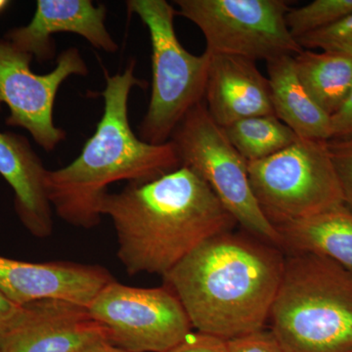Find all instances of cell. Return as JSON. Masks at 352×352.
I'll return each mask as SVG.
<instances>
[{"label": "cell", "instance_id": "cell-7", "mask_svg": "<svg viewBox=\"0 0 352 352\" xmlns=\"http://www.w3.org/2000/svg\"><path fill=\"white\" fill-rule=\"evenodd\" d=\"M254 195L275 227L344 204L328 141L296 139L277 154L248 163Z\"/></svg>", "mask_w": 352, "mask_h": 352}, {"label": "cell", "instance_id": "cell-11", "mask_svg": "<svg viewBox=\"0 0 352 352\" xmlns=\"http://www.w3.org/2000/svg\"><path fill=\"white\" fill-rule=\"evenodd\" d=\"M109 342L107 331L87 307L59 300L23 305L19 318L0 336V352H85Z\"/></svg>", "mask_w": 352, "mask_h": 352}, {"label": "cell", "instance_id": "cell-17", "mask_svg": "<svg viewBox=\"0 0 352 352\" xmlns=\"http://www.w3.org/2000/svg\"><path fill=\"white\" fill-rule=\"evenodd\" d=\"M273 110L298 138L329 141L331 118L314 101L296 75L294 57L267 62Z\"/></svg>", "mask_w": 352, "mask_h": 352}, {"label": "cell", "instance_id": "cell-21", "mask_svg": "<svg viewBox=\"0 0 352 352\" xmlns=\"http://www.w3.org/2000/svg\"><path fill=\"white\" fill-rule=\"evenodd\" d=\"M302 50L332 51L352 57V13L330 27L296 39Z\"/></svg>", "mask_w": 352, "mask_h": 352}, {"label": "cell", "instance_id": "cell-10", "mask_svg": "<svg viewBox=\"0 0 352 352\" xmlns=\"http://www.w3.org/2000/svg\"><path fill=\"white\" fill-rule=\"evenodd\" d=\"M34 56L0 39V112L9 108L6 126L21 127L34 142L50 153L67 138L66 131L55 126L54 105L58 91L72 76H87V65L78 48L64 50L50 73L32 71Z\"/></svg>", "mask_w": 352, "mask_h": 352}, {"label": "cell", "instance_id": "cell-12", "mask_svg": "<svg viewBox=\"0 0 352 352\" xmlns=\"http://www.w3.org/2000/svg\"><path fill=\"white\" fill-rule=\"evenodd\" d=\"M113 280L100 265L28 263L0 256V293L22 307L38 300H59L87 307Z\"/></svg>", "mask_w": 352, "mask_h": 352}, {"label": "cell", "instance_id": "cell-28", "mask_svg": "<svg viewBox=\"0 0 352 352\" xmlns=\"http://www.w3.org/2000/svg\"><path fill=\"white\" fill-rule=\"evenodd\" d=\"M10 2L6 1V0H0V13L4 12L8 7Z\"/></svg>", "mask_w": 352, "mask_h": 352}, {"label": "cell", "instance_id": "cell-13", "mask_svg": "<svg viewBox=\"0 0 352 352\" xmlns=\"http://www.w3.org/2000/svg\"><path fill=\"white\" fill-rule=\"evenodd\" d=\"M106 6H95L91 0H38L31 22L9 30L3 38L39 63L54 58L56 48L51 36L59 32L78 34L97 50L116 53L119 45L106 27Z\"/></svg>", "mask_w": 352, "mask_h": 352}, {"label": "cell", "instance_id": "cell-24", "mask_svg": "<svg viewBox=\"0 0 352 352\" xmlns=\"http://www.w3.org/2000/svg\"><path fill=\"white\" fill-rule=\"evenodd\" d=\"M166 352H229L228 340L197 331Z\"/></svg>", "mask_w": 352, "mask_h": 352}, {"label": "cell", "instance_id": "cell-2", "mask_svg": "<svg viewBox=\"0 0 352 352\" xmlns=\"http://www.w3.org/2000/svg\"><path fill=\"white\" fill-rule=\"evenodd\" d=\"M284 265L279 248L229 231L199 245L163 278L193 328L230 340L263 330Z\"/></svg>", "mask_w": 352, "mask_h": 352}, {"label": "cell", "instance_id": "cell-15", "mask_svg": "<svg viewBox=\"0 0 352 352\" xmlns=\"http://www.w3.org/2000/svg\"><path fill=\"white\" fill-rule=\"evenodd\" d=\"M47 171L28 138L0 131V175L13 190L20 221L38 238L48 237L53 231L52 207L45 187Z\"/></svg>", "mask_w": 352, "mask_h": 352}, {"label": "cell", "instance_id": "cell-1", "mask_svg": "<svg viewBox=\"0 0 352 352\" xmlns=\"http://www.w3.org/2000/svg\"><path fill=\"white\" fill-rule=\"evenodd\" d=\"M99 212L112 219L118 258L129 275L164 276L199 245L238 224L207 183L184 166L106 194Z\"/></svg>", "mask_w": 352, "mask_h": 352}, {"label": "cell", "instance_id": "cell-26", "mask_svg": "<svg viewBox=\"0 0 352 352\" xmlns=\"http://www.w3.org/2000/svg\"><path fill=\"white\" fill-rule=\"evenodd\" d=\"M22 305H16L0 293V336L7 332L19 318Z\"/></svg>", "mask_w": 352, "mask_h": 352}, {"label": "cell", "instance_id": "cell-27", "mask_svg": "<svg viewBox=\"0 0 352 352\" xmlns=\"http://www.w3.org/2000/svg\"><path fill=\"white\" fill-rule=\"evenodd\" d=\"M85 352H129L124 351V349H120L111 344L110 342H102V344H97L91 349H88Z\"/></svg>", "mask_w": 352, "mask_h": 352}, {"label": "cell", "instance_id": "cell-16", "mask_svg": "<svg viewBox=\"0 0 352 352\" xmlns=\"http://www.w3.org/2000/svg\"><path fill=\"white\" fill-rule=\"evenodd\" d=\"M282 247L291 254L332 259L352 274V210L346 204L277 226Z\"/></svg>", "mask_w": 352, "mask_h": 352}, {"label": "cell", "instance_id": "cell-19", "mask_svg": "<svg viewBox=\"0 0 352 352\" xmlns=\"http://www.w3.org/2000/svg\"><path fill=\"white\" fill-rule=\"evenodd\" d=\"M227 138L248 163L261 161L286 149L298 139L275 115L256 116L224 127Z\"/></svg>", "mask_w": 352, "mask_h": 352}, {"label": "cell", "instance_id": "cell-20", "mask_svg": "<svg viewBox=\"0 0 352 352\" xmlns=\"http://www.w3.org/2000/svg\"><path fill=\"white\" fill-rule=\"evenodd\" d=\"M352 13V0H314L289 9L286 16L289 32L296 39L330 27Z\"/></svg>", "mask_w": 352, "mask_h": 352}, {"label": "cell", "instance_id": "cell-9", "mask_svg": "<svg viewBox=\"0 0 352 352\" xmlns=\"http://www.w3.org/2000/svg\"><path fill=\"white\" fill-rule=\"evenodd\" d=\"M113 346L129 352H166L192 332L191 322L168 287L135 288L113 280L87 307Z\"/></svg>", "mask_w": 352, "mask_h": 352}, {"label": "cell", "instance_id": "cell-22", "mask_svg": "<svg viewBox=\"0 0 352 352\" xmlns=\"http://www.w3.org/2000/svg\"><path fill=\"white\" fill-rule=\"evenodd\" d=\"M328 148L339 177L344 204L352 210V139H331Z\"/></svg>", "mask_w": 352, "mask_h": 352}, {"label": "cell", "instance_id": "cell-25", "mask_svg": "<svg viewBox=\"0 0 352 352\" xmlns=\"http://www.w3.org/2000/svg\"><path fill=\"white\" fill-rule=\"evenodd\" d=\"M331 139H352V89L340 110L331 117Z\"/></svg>", "mask_w": 352, "mask_h": 352}, {"label": "cell", "instance_id": "cell-23", "mask_svg": "<svg viewBox=\"0 0 352 352\" xmlns=\"http://www.w3.org/2000/svg\"><path fill=\"white\" fill-rule=\"evenodd\" d=\"M229 352H286L270 331L261 330L228 340Z\"/></svg>", "mask_w": 352, "mask_h": 352}, {"label": "cell", "instance_id": "cell-4", "mask_svg": "<svg viewBox=\"0 0 352 352\" xmlns=\"http://www.w3.org/2000/svg\"><path fill=\"white\" fill-rule=\"evenodd\" d=\"M268 321L286 352H352L351 273L325 256L291 254Z\"/></svg>", "mask_w": 352, "mask_h": 352}, {"label": "cell", "instance_id": "cell-18", "mask_svg": "<svg viewBox=\"0 0 352 352\" xmlns=\"http://www.w3.org/2000/svg\"><path fill=\"white\" fill-rule=\"evenodd\" d=\"M294 64L307 94L332 117L352 89V57L332 51L302 50L294 56Z\"/></svg>", "mask_w": 352, "mask_h": 352}, {"label": "cell", "instance_id": "cell-6", "mask_svg": "<svg viewBox=\"0 0 352 352\" xmlns=\"http://www.w3.org/2000/svg\"><path fill=\"white\" fill-rule=\"evenodd\" d=\"M182 166L200 176L224 208L247 232L282 247L276 227L266 219L252 192L248 162L208 113L205 101L187 113L173 131Z\"/></svg>", "mask_w": 352, "mask_h": 352}, {"label": "cell", "instance_id": "cell-8", "mask_svg": "<svg viewBox=\"0 0 352 352\" xmlns=\"http://www.w3.org/2000/svg\"><path fill=\"white\" fill-rule=\"evenodd\" d=\"M176 16L198 27L210 54L267 62L302 51L292 36L285 0H175Z\"/></svg>", "mask_w": 352, "mask_h": 352}, {"label": "cell", "instance_id": "cell-5", "mask_svg": "<svg viewBox=\"0 0 352 352\" xmlns=\"http://www.w3.org/2000/svg\"><path fill=\"white\" fill-rule=\"evenodd\" d=\"M126 6L147 27L152 47L151 97L138 136L164 144L187 113L205 101L210 54L183 47L175 29L176 9L166 0H127Z\"/></svg>", "mask_w": 352, "mask_h": 352}, {"label": "cell", "instance_id": "cell-3", "mask_svg": "<svg viewBox=\"0 0 352 352\" xmlns=\"http://www.w3.org/2000/svg\"><path fill=\"white\" fill-rule=\"evenodd\" d=\"M134 71L135 61L131 60L122 73H106L101 94L104 111L94 135L71 164L47 171L45 187L51 207L71 226L92 228L100 223L99 208L109 185L151 182L182 166L171 141L149 144L132 131L129 95L133 87H147Z\"/></svg>", "mask_w": 352, "mask_h": 352}, {"label": "cell", "instance_id": "cell-14", "mask_svg": "<svg viewBox=\"0 0 352 352\" xmlns=\"http://www.w3.org/2000/svg\"><path fill=\"white\" fill-rule=\"evenodd\" d=\"M205 103L223 129L248 118L274 115L270 80L247 58L210 54Z\"/></svg>", "mask_w": 352, "mask_h": 352}]
</instances>
